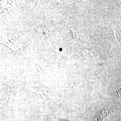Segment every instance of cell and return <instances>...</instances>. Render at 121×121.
Segmentation results:
<instances>
[{
    "mask_svg": "<svg viewBox=\"0 0 121 121\" xmlns=\"http://www.w3.org/2000/svg\"><path fill=\"white\" fill-rule=\"evenodd\" d=\"M117 93H118L119 95L121 97V87L120 88H118V89L117 90Z\"/></svg>",
    "mask_w": 121,
    "mask_h": 121,
    "instance_id": "obj_3",
    "label": "cell"
},
{
    "mask_svg": "<svg viewBox=\"0 0 121 121\" xmlns=\"http://www.w3.org/2000/svg\"><path fill=\"white\" fill-rule=\"evenodd\" d=\"M114 32V35L116 37L117 42L119 45H121V29L118 27H112Z\"/></svg>",
    "mask_w": 121,
    "mask_h": 121,
    "instance_id": "obj_1",
    "label": "cell"
},
{
    "mask_svg": "<svg viewBox=\"0 0 121 121\" xmlns=\"http://www.w3.org/2000/svg\"><path fill=\"white\" fill-rule=\"evenodd\" d=\"M107 112L108 111H104L101 113H100L98 118L96 119V121H103L104 119H106L110 115L109 113Z\"/></svg>",
    "mask_w": 121,
    "mask_h": 121,
    "instance_id": "obj_2",
    "label": "cell"
},
{
    "mask_svg": "<svg viewBox=\"0 0 121 121\" xmlns=\"http://www.w3.org/2000/svg\"></svg>",
    "mask_w": 121,
    "mask_h": 121,
    "instance_id": "obj_4",
    "label": "cell"
}]
</instances>
